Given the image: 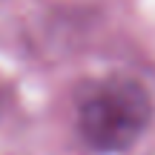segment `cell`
Returning a JSON list of instances; mask_svg holds the SVG:
<instances>
[{
	"mask_svg": "<svg viewBox=\"0 0 155 155\" xmlns=\"http://www.w3.org/2000/svg\"><path fill=\"white\" fill-rule=\"evenodd\" d=\"M152 121V98L132 78H106L78 104V129L92 150L132 147Z\"/></svg>",
	"mask_w": 155,
	"mask_h": 155,
	"instance_id": "6da1fadb",
	"label": "cell"
}]
</instances>
